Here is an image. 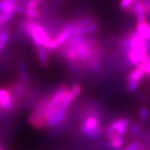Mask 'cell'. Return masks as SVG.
Segmentation results:
<instances>
[{"label": "cell", "instance_id": "3", "mask_svg": "<svg viewBox=\"0 0 150 150\" xmlns=\"http://www.w3.org/2000/svg\"><path fill=\"white\" fill-rule=\"evenodd\" d=\"M17 103L8 87H0V113L12 112Z\"/></svg>", "mask_w": 150, "mask_h": 150}, {"label": "cell", "instance_id": "18", "mask_svg": "<svg viewBox=\"0 0 150 150\" xmlns=\"http://www.w3.org/2000/svg\"><path fill=\"white\" fill-rule=\"evenodd\" d=\"M142 81H134L128 82L127 87V92L128 93H132L136 92V90L138 89L139 85L141 84Z\"/></svg>", "mask_w": 150, "mask_h": 150}, {"label": "cell", "instance_id": "9", "mask_svg": "<svg viewBox=\"0 0 150 150\" xmlns=\"http://www.w3.org/2000/svg\"><path fill=\"white\" fill-rule=\"evenodd\" d=\"M71 37V30L67 28H62L61 32L57 34L54 38L59 46L64 45Z\"/></svg>", "mask_w": 150, "mask_h": 150}, {"label": "cell", "instance_id": "10", "mask_svg": "<svg viewBox=\"0 0 150 150\" xmlns=\"http://www.w3.org/2000/svg\"><path fill=\"white\" fill-rule=\"evenodd\" d=\"M47 51L42 47H36V54H37L38 59L39 61V63L44 67H48V60H47Z\"/></svg>", "mask_w": 150, "mask_h": 150}, {"label": "cell", "instance_id": "28", "mask_svg": "<svg viewBox=\"0 0 150 150\" xmlns=\"http://www.w3.org/2000/svg\"><path fill=\"white\" fill-rule=\"evenodd\" d=\"M0 150H3V149H2V147H1V146H0Z\"/></svg>", "mask_w": 150, "mask_h": 150}, {"label": "cell", "instance_id": "27", "mask_svg": "<svg viewBox=\"0 0 150 150\" xmlns=\"http://www.w3.org/2000/svg\"><path fill=\"white\" fill-rule=\"evenodd\" d=\"M4 28V25H2V22H1V21H0V31H1V30H2V28Z\"/></svg>", "mask_w": 150, "mask_h": 150}, {"label": "cell", "instance_id": "26", "mask_svg": "<svg viewBox=\"0 0 150 150\" xmlns=\"http://www.w3.org/2000/svg\"><path fill=\"white\" fill-rule=\"evenodd\" d=\"M144 136H145V138H146V141H147V142H150V129H147V130L145 132Z\"/></svg>", "mask_w": 150, "mask_h": 150}, {"label": "cell", "instance_id": "7", "mask_svg": "<svg viewBox=\"0 0 150 150\" xmlns=\"http://www.w3.org/2000/svg\"><path fill=\"white\" fill-rule=\"evenodd\" d=\"M109 140V146L112 150H120L122 148V145L124 144L125 138L123 136L118 135L117 133L107 136Z\"/></svg>", "mask_w": 150, "mask_h": 150}, {"label": "cell", "instance_id": "1", "mask_svg": "<svg viewBox=\"0 0 150 150\" xmlns=\"http://www.w3.org/2000/svg\"><path fill=\"white\" fill-rule=\"evenodd\" d=\"M100 113L98 109L93 108L87 112L80 127L82 135L87 138H99L103 133L100 127Z\"/></svg>", "mask_w": 150, "mask_h": 150}, {"label": "cell", "instance_id": "14", "mask_svg": "<svg viewBox=\"0 0 150 150\" xmlns=\"http://www.w3.org/2000/svg\"><path fill=\"white\" fill-rule=\"evenodd\" d=\"M75 99L74 98L73 96L71 95V93L69 92L67 93L65 97H64V99L62 100L61 103H60L59 106L57 108L61 109V110H67V108L69 107L70 105L71 104V103Z\"/></svg>", "mask_w": 150, "mask_h": 150}, {"label": "cell", "instance_id": "8", "mask_svg": "<svg viewBox=\"0 0 150 150\" xmlns=\"http://www.w3.org/2000/svg\"><path fill=\"white\" fill-rule=\"evenodd\" d=\"M131 12L134 13L137 19V23H142V22H146V15L143 9L141 2L139 0H137L135 2L131 9Z\"/></svg>", "mask_w": 150, "mask_h": 150}, {"label": "cell", "instance_id": "6", "mask_svg": "<svg viewBox=\"0 0 150 150\" xmlns=\"http://www.w3.org/2000/svg\"><path fill=\"white\" fill-rule=\"evenodd\" d=\"M28 121L34 128L41 129L47 128V118L43 112H38L33 110L32 112L28 117Z\"/></svg>", "mask_w": 150, "mask_h": 150}, {"label": "cell", "instance_id": "13", "mask_svg": "<svg viewBox=\"0 0 150 150\" xmlns=\"http://www.w3.org/2000/svg\"><path fill=\"white\" fill-rule=\"evenodd\" d=\"M142 130H143L142 123H140V122H135V123L131 125V127L129 131V134H130L131 136L138 137V136H141L142 135V133H143Z\"/></svg>", "mask_w": 150, "mask_h": 150}, {"label": "cell", "instance_id": "16", "mask_svg": "<svg viewBox=\"0 0 150 150\" xmlns=\"http://www.w3.org/2000/svg\"><path fill=\"white\" fill-rule=\"evenodd\" d=\"M136 1L137 0H120V9L122 10V11L131 12L132 6Z\"/></svg>", "mask_w": 150, "mask_h": 150}, {"label": "cell", "instance_id": "5", "mask_svg": "<svg viewBox=\"0 0 150 150\" xmlns=\"http://www.w3.org/2000/svg\"><path fill=\"white\" fill-rule=\"evenodd\" d=\"M67 117V110H61L59 108L56 109V110L51 115V117L47 119V127L51 128L59 127L66 120Z\"/></svg>", "mask_w": 150, "mask_h": 150}, {"label": "cell", "instance_id": "15", "mask_svg": "<svg viewBox=\"0 0 150 150\" xmlns=\"http://www.w3.org/2000/svg\"><path fill=\"white\" fill-rule=\"evenodd\" d=\"M139 116L140 117L141 120L145 123L149 122L150 120V114L149 111L146 107H141L139 109Z\"/></svg>", "mask_w": 150, "mask_h": 150}, {"label": "cell", "instance_id": "25", "mask_svg": "<svg viewBox=\"0 0 150 150\" xmlns=\"http://www.w3.org/2000/svg\"><path fill=\"white\" fill-rule=\"evenodd\" d=\"M30 1L35 2V3H37V4L38 5V6H43V5L45 4L46 2H47V0H30Z\"/></svg>", "mask_w": 150, "mask_h": 150}, {"label": "cell", "instance_id": "17", "mask_svg": "<svg viewBox=\"0 0 150 150\" xmlns=\"http://www.w3.org/2000/svg\"><path fill=\"white\" fill-rule=\"evenodd\" d=\"M15 12H2L0 13V21L4 26H6L14 17Z\"/></svg>", "mask_w": 150, "mask_h": 150}, {"label": "cell", "instance_id": "2", "mask_svg": "<svg viewBox=\"0 0 150 150\" xmlns=\"http://www.w3.org/2000/svg\"><path fill=\"white\" fill-rule=\"evenodd\" d=\"M103 48L98 43L93 47L92 54L90 60L85 64L84 67L91 73H98L102 67V58H103Z\"/></svg>", "mask_w": 150, "mask_h": 150}, {"label": "cell", "instance_id": "24", "mask_svg": "<svg viewBox=\"0 0 150 150\" xmlns=\"http://www.w3.org/2000/svg\"><path fill=\"white\" fill-rule=\"evenodd\" d=\"M64 0H54L53 1V6L54 8H57L59 6H61L62 4V2H64Z\"/></svg>", "mask_w": 150, "mask_h": 150}, {"label": "cell", "instance_id": "23", "mask_svg": "<svg viewBox=\"0 0 150 150\" xmlns=\"http://www.w3.org/2000/svg\"><path fill=\"white\" fill-rule=\"evenodd\" d=\"M138 98L142 103H147V101H148L147 97L145 94H142V93H140V94L138 95Z\"/></svg>", "mask_w": 150, "mask_h": 150}, {"label": "cell", "instance_id": "21", "mask_svg": "<svg viewBox=\"0 0 150 150\" xmlns=\"http://www.w3.org/2000/svg\"><path fill=\"white\" fill-rule=\"evenodd\" d=\"M142 145V142L139 141H134V142L129 143L124 147H122L120 150H137Z\"/></svg>", "mask_w": 150, "mask_h": 150}, {"label": "cell", "instance_id": "12", "mask_svg": "<svg viewBox=\"0 0 150 150\" xmlns=\"http://www.w3.org/2000/svg\"><path fill=\"white\" fill-rule=\"evenodd\" d=\"M144 77V74L141 71V70L139 67H136L135 69L132 70L129 73L128 76L127 77V82L128 83V82L134 81H142Z\"/></svg>", "mask_w": 150, "mask_h": 150}, {"label": "cell", "instance_id": "4", "mask_svg": "<svg viewBox=\"0 0 150 150\" xmlns=\"http://www.w3.org/2000/svg\"><path fill=\"white\" fill-rule=\"evenodd\" d=\"M129 123V120L127 118H120L112 121L110 124L106 127L107 136L113 133L124 136L128 131V128L130 125Z\"/></svg>", "mask_w": 150, "mask_h": 150}, {"label": "cell", "instance_id": "20", "mask_svg": "<svg viewBox=\"0 0 150 150\" xmlns=\"http://www.w3.org/2000/svg\"><path fill=\"white\" fill-rule=\"evenodd\" d=\"M25 16H27L28 18H32V19H36V18H38L41 16V12L38 11V9L25 8Z\"/></svg>", "mask_w": 150, "mask_h": 150}, {"label": "cell", "instance_id": "11", "mask_svg": "<svg viewBox=\"0 0 150 150\" xmlns=\"http://www.w3.org/2000/svg\"><path fill=\"white\" fill-rule=\"evenodd\" d=\"M17 67H18V74H19V80L27 83L29 81V75L26 69L25 64H24L23 61H20L17 64Z\"/></svg>", "mask_w": 150, "mask_h": 150}, {"label": "cell", "instance_id": "19", "mask_svg": "<svg viewBox=\"0 0 150 150\" xmlns=\"http://www.w3.org/2000/svg\"><path fill=\"white\" fill-rule=\"evenodd\" d=\"M9 39V31L7 28H3L0 31V43L6 46Z\"/></svg>", "mask_w": 150, "mask_h": 150}, {"label": "cell", "instance_id": "22", "mask_svg": "<svg viewBox=\"0 0 150 150\" xmlns=\"http://www.w3.org/2000/svg\"><path fill=\"white\" fill-rule=\"evenodd\" d=\"M81 91H82V89H81V85L76 83V84L72 86L71 89L70 90V93H71V95L73 96L74 98L76 99L80 94H81Z\"/></svg>", "mask_w": 150, "mask_h": 150}]
</instances>
